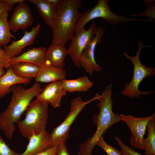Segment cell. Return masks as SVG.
<instances>
[{
    "mask_svg": "<svg viewBox=\"0 0 155 155\" xmlns=\"http://www.w3.org/2000/svg\"><path fill=\"white\" fill-rule=\"evenodd\" d=\"M4 67L0 65V78H1L5 75L6 72L4 70Z\"/></svg>",
    "mask_w": 155,
    "mask_h": 155,
    "instance_id": "cell-33",
    "label": "cell"
},
{
    "mask_svg": "<svg viewBox=\"0 0 155 155\" xmlns=\"http://www.w3.org/2000/svg\"><path fill=\"white\" fill-rule=\"evenodd\" d=\"M13 6L7 3L4 0H0V14L4 11H10Z\"/></svg>",
    "mask_w": 155,
    "mask_h": 155,
    "instance_id": "cell-30",
    "label": "cell"
},
{
    "mask_svg": "<svg viewBox=\"0 0 155 155\" xmlns=\"http://www.w3.org/2000/svg\"><path fill=\"white\" fill-rule=\"evenodd\" d=\"M8 11H4L0 14V45H7L11 39H16L15 37L10 32L7 21Z\"/></svg>",
    "mask_w": 155,
    "mask_h": 155,
    "instance_id": "cell-23",
    "label": "cell"
},
{
    "mask_svg": "<svg viewBox=\"0 0 155 155\" xmlns=\"http://www.w3.org/2000/svg\"><path fill=\"white\" fill-rule=\"evenodd\" d=\"M148 134L142 143L144 155H155V118L151 119L147 126Z\"/></svg>",
    "mask_w": 155,
    "mask_h": 155,
    "instance_id": "cell-22",
    "label": "cell"
},
{
    "mask_svg": "<svg viewBox=\"0 0 155 155\" xmlns=\"http://www.w3.org/2000/svg\"><path fill=\"white\" fill-rule=\"evenodd\" d=\"M13 71L17 76L24 79L35 78L40 67L33 64L24 62L16 63L11 65Z\"/></svg>",
    "mask_w": 155,
    "mask_h": 155,
    "instance_id": "cell-21",
    "label": "cell"
},
{
    "mask_svg": "<svg viewBox=\"0 0 155 155\" xmlns=\"http://www.w3.org/2000/svg\"><path fill=\"white\" fill-rule=\"evenodd\" d=\"M144 4L147 7V9L144 12L138 14H131L135 17L136 16H145L155 20V4L154 0H143Z\"/></svg>",
    "mask_w": 155,
    "mask_h": 155,
    "instance_id": "cell-24",
    "label": "cell"
},
{
    "mask_svg": "<svg viewBox=\"0 0 155 155\" xmlns=\"http://www.w3.org/2000/svg\"><path fill=\"white\" fill-rule=\"evenodd\" d=\"M96 145L104 150L107 155H122L121 151L106 142L103 136H101L97 141Z\"/></svg>",
    "mask_w": 155,
    "mask_h": 155,
    "instance_id": "cell-25",
    "label": "cell"
},
{
    "mask_svg": "<svg viewBox=\"0 0 155 155\" xmlns=\"http://www.w3.org/2000/svg\"><path fill=\"white\" fill-rule=\"evenodd\" d=\"M57 147L58 146L50 148L35 155H55Z\"/></svg>",
    "mask_w": 155,
    "mask_h": 155,
    "instance_id": "cell-31",
    "label": "cell"
},
{
    "mask_svg": "<svg viewBox=\"0 0 155 155\" xmlns=\"http://www.w3.org/2000/svg\"><path fill=\"white\" fill-rule=\"evenodd\" d=\"M66 71L64 68L55 67L48 61L46 60L40 67L39 71L34 78L36 82H51L65 79Z\"/></svg>",
    "mask_w": 155,
    "mask_h": 155,
    "instance_id": "cell-15",
    "label": "cell"
},
{
    "mask_svg": "<svg viewBox=\"0 0 155 155\" xmlns=\"http://www.w3.org/2000/svg\"><path fill=\"white\" fill-rule=\"evenodd\" d=\"M0 45V65L7 69L10 67V58L7 56L3 49Z\"/></svg>",
    "mask_w": 155,
    "mask_h": 155,
    "instance_id": "cell-28",
    "label": "cell"
},
{
    "mask_svg": "<svg viewBox=\"0 0 155 155\" xmlns=\"http://www.w3.org/2000/svg\"><path fill=\"white\" fill-rule=\"evenodd\" d=\"M40 25L38 24L32 27L30 31L25 30L22 37L17 41L12 40L9 45L3 46V49L9 57L11 58L20 54L22 50L26 47L34 44L36 37L40 32Z\"/></svg>",
    "mask_w": 155,
    "mask_h": 155,
    "instance_id": "cell-12",
    "label": "cell"
},
{
    "mask_svg": "<svg viewBox=\"0 0 155 155\" xmlns=\"http://www.w3.org/2000/svg\"><path fill=\"white\" fill-rule=\"evenodd\" d=\"M68 54L65 46L56 44H51L47 49L45 56L46 60L49 61L53 66L63 68L65 60Z\"/></svg>",
    "mask_w": 155,
    "mask_h": 155,
    "instance_id": "cell-17",
    "label": "cell"
},
{
    "mask_svg": "<svg viewBox=\"0 0 155 155\" xmlns=\"http://www.w3.org/2000/svg\"><path fill=\"white\" fill-rule=\"evenodd\" d=\"M105 29L97 27L95 35L83 51L79 59L80 67L84 68L86 72L92 75L94 71L100 72L102 67L97 63L95 58V52L97 44L101 43Z\"/></svg>",
    "mask_w": 155,
    "mask_h": 155,
    "instance_id": "cell-10",
    "label": "cell"
},
{
    "mask_svg": "<svg viewBox=\"0 0 155 155\" xmlns=\"http://www.w3.org/2000/svg\"><path fill=\"white\" fill-rule=\"evenodd\" d=\"M43 89L40 84L36 82L27 89L20 84L11 86L12 94L9 103L0 114V129L7 138L12 140L16 129L15 124L20 120L22 115L32 99Z\"/></svg>",
    "mask_w": 155,
    "mask_h": 155,
    "instance_id": "cell-1",
    "label": "cell"
},
{
    "mask_svg": "<svg viewBox=\"0 0 155 155\" xmlns=\"http://www.w3.org/2000/svg\"><path fill=\"white\" fill-rule=\"evenodd\" d=\"M98 95L96 93L93 98L86 101H84L80 96L75 97L71 101L69 112L67 116L61 124L53 129L51 134V148L66 142L69 137L71 126L78 115L87 104L94 100H98Z\"/></svg>",
    "mask_w": 155,
    "mask_h": 155,
    "instance_id": "cell-7",
    "label": "cell"
},
{
    "mask_svg": "<svg viewBox=\"0 0 155 155\" xmlns=\"http://www.w3.org/2000/svg\"><path fill=\"white\" fill-rule=\"evenodd\" d=\"M25 151L19 155H35L51 148V136L47 131L33 134Z\"/></svg>",
    "mask_w": 155,
    "mask_h": 155,
    "instance_id": "cell-14",
    "label": "cell"
},
{
    "mask_svg": "<svg viewBox=\"0 0 155 155\" xmlns=\"http://www.w3.org/2000/svg\"><path fill=\"white\" fill-rule=\"evenodd\" d=\"M12 150L0 135V155H19Z\"/></svg>",
    "mask_w": 155,
    "mask_h": 155,
    "instance_id": "cell-27",
    "label": "cell"
},
{
    "mask_svg": "<svg viewBox=\"0 0 155 155\" xmlns=\"http://www.w3.org/2000/svg\"><path fill=\"white\" fill-rule=\"evenodd\" d=\"M37 8L42 19L51 28L54 23L56 8L49 3L46 0H29Z\"/></svg>",
    "mask_w": 155,
    "mask_h": 155,
    "instance_id": "cell-20",
    "label": "cell"
},
{
    "mask_svg": "<svg viewBox=\"0 0 155 155\" xmlns=\"http://www.w3.org/2000/svg\"><path fill=\"white\" fill-rule=\"evenodd\" d=\"M121 121L125 122L129 127L131 132V136L130 139V144L133 147L144 150L142 141L148 122L155 118V113L150 116L136 117L131 115L126 116L120 114Z\"/></svg>",
    "mask_w": 155,
    "mask_h": 155,
    "instance_id": "cell-9",
    "label": "cell"
},
{
    "mask_svg": "<svg viewBox=\"0 0 155 155\" xmlns=\"http://www.w3.org/2000/svg\"><path fill=\"white\" fill-rule=\"evenodd\" d=\"M49 104L46 101L36 98L30 103L25 111V118L17 124L24 137L28 140L33 134L46 130Z\"/></svg>",
    "mask_w": 155,
    "mask_h": 155,
    "instance_id": "cell-4",
    "label": "cell"
},
{
    "mask_svg": "<svg viewBox=\"0 0 155 155\" xmlns=\"http://www.w3.org/2000/svg\"><path fill=\"white\" fill-rule=\"evenodd\" d=\"M113 84H110L102 94L99 95V102L96 104L99 108V113L94 115L92 120L97 127L96 131L91 137L80 145L77 155H92L98 139L112 125L121 121L120 115L115 114L113 111Z\"/></svg>",
    "mask_w": 155,
    "mask_h": 155,
    "instance_id": "cell-2",
    "label": "cell"
},
{
    "mask_svg": "<svg viewBox=\"0 0 155 155\" xmlns=\"http://www.w3.org/2000/svg\"><path fill=\"white\" fill-rule=\"evenodd\" d=\"M138 49L136 55L130 56L127 53L123 54L127 59L130 60L133 66V75L132 79L129 83L127 82L124 88L122 89L121 93L129 98H138L142 95H148L154 92L153 91H142L139 90V86L142 80L148 76L153 77L155 74V68L151 67L143 64L140 59V55L141 50L144 47H152L144 45L141 41L138 42Z\"/></svg>",
    "mask_w": 155,
    "mask_h": 155,
    "instance_id": "cell-5",
    "label": "cell"
},
{
    "mask_svg": "<svg viewBox=\"0 0 155 155\" xmlns=\"http://www.w3.org/2000/svg\"><path fill=\"white\" fill-rule=\"evenodd\" d=\"M66 94L62 87L61 80H57L46 86L36 98L48 102L53 108H56L61 106L62 99Z\"/></svg>",
    "mask_w": 155,
    "mask_h": 155,
    "instance_id": "cell-13",
    "label": "cell"
},
{
    "mask_svg": "<svg viewBox=\"0 0 155 155\" xmlns=\"http://www.w3.org/2000/svg\"><path fill=\"white\" fill-rule=\"evenodd\" d=\"M46 48L44 46L35 47L28 49L20 55L10 58L11 64L24 62L34 64L40 67L46 61Z\"/></svg>",
    "mask_w": 155,
    "mask_h": 155,
    "instance_id": "cell-16",
    "label": "cell"
},
{
    "mask_svg": "<svg viewBox=\"0 0 155 155\" xmlns=\"http://www.w3.org/2000/svg\"><path fill=\"white\" fill-rule=\"evenodd\" d=\"M24 1L18 4L8 21L10 31L14 32L19 29L25 30L31 26L34 21L30 7Z\"/></svg>",
    "mask_w": 155,
    "mask_h": 155,
    "instance_id": "cell-11",
    "label": "cell"
},
{
    "mask_svg": "<svg viewBox=\"0 0 155 155\" xmlns=\"http://www.w3.org/2000/svg\"><path fill=\"white\" fill-rule=\"evenodd\" d=\"M108 0H98L95 6L85 12L80 13L75 28L76 34L84 28L85 25L90 21L97 18H101L106 22L113 25L121 22L134 21H144L135 17L126 18L112 11L109 5Z\"/></svg>",
    "mask_w": 155,
    "mask_h": 155,
    "instance_id": "cell-6",
    "label": "cell"
},
{
    "mask_svg": "<svg viewBox=\"0 0 155 155\" xmlns=\"http://www.w3.org/2000/svg\"><path fill=\"white\" fill-rule=\"evenodd\" d=\"M61 83L64 90L70 93L86 92L94 85V83L86 75L75 79H65L61 80Z\"/></svg>",
    "mask_w": 155,
    "mask_h": 155,
    "instance_id": "cell-19",
    "label": "cell"
},
{
    "mask_svg": "<svg viewBox=\"0 0 155 155\" xmlns=\"http://www.w3.org/2000/svg\"><path fill=\"white\" fill-rule=\"evenodd\" d=\"M6 72L5 75L0 78V99L11 92L12 86L20 84L27 85L31 81V79H24L16 76L13 73L11 66L6 69Z\"/></svg>",
    "mask_w": 155,
    "mask_h": 155,
    "instance_id": "cell-18",
    "label": "cell"
},
{
    "mask_svg": "<svg viewBox=\"0 0 155 155\" xmlns=\"http://www.w3.org/2000/svg\"><path fill=\"white\" fill-rule=\"evenodd\" d=\"M114 138L120 147L122 155H143L125 145L120 137L115 136Z\"/></svg>",
    "mask_w": 155,
    "mask_h": 155,
    "instance_id": "cell-26",
    "label": "cell"
},
{
    "mask_svg": "<svg viewBox=\"0 0 155 155\" xmlns=\"http://www.w3.org/2000/svg\"><path fill=\"white\" fill-rule=\"evenodd\" d=\"M80 0H63L56 8L51 44L65 46L74 35L75 28L80 13Z\"/></svg>",
    "mask_w": 155,
    "mask_h": 155,
    "instance_id": "cell-3",
    "label": "cell"
},
{
    "mask_svg": "<svg viewBox=\"0 0 155 155\" xmlns=\"http://www.w3.org/2000/svg\"><path fill=\"white\" fill-rule=\"evenodd\" d=\"M50 5L56 8L62 2L63 0H46Z\"/></svg>",
    "mask_w": 155,
    "mask_h": 155,
    "instance_id": "cell-32",
    "label": "cell"
},
{
    "mask_svg": "<svg viewBox=\"0 0 155 155\" xmlns=\"http://www.w3.org/2000/svg\"><path fill=\"white\" fill-rule=\"evenodd\" d=\"M66 142L60 143L58 146L55 155H70L65 145Z\"/></svg>",
    "mask_w": 155,
    "mask_h": 155,
    "instance_id": "cell-29",
    "label": "cell"
},
{
    "mask_svg": "<svg viewBox=\"0 0 155 155\" xmlns=\"http://www.w3.org/2000/svg\"><path fill=\"white\" fill-rule=\"evenodd\" d=\"M95 23L92 22L88 29L85 28L74 35L71 39L67 49L68 54L74 65L80 68L79 59L85 47L94 36L97 30Z\"/></svg>",
    "mask_w": 155,
    "mask_h": 155,
    "instance_id": "cell-8",
    "label": "cell"
}]
</instances>
